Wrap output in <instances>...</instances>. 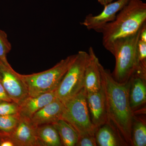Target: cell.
I'll use <instances>...</instances> for the list:
<instances>
[{
	"label": "cell",
	"instance_id": "3",
	"mask_svg": "<svg viewBox=\"0 0 146 146\" xmlns=\"http://www.w3.org/2000/svg\"><path fill=\"white\" fill-rule=\"evenodd\" d=\"M140 31V29L135 34L115 40L108 50L116 60L112 75L119 83L127 82L138 70L137 45Z\"/></svg>",
	"mask_w": 146,
	"mask_h": 146
},
{
	"label": "cell",
	"instance_id": "2",
	"mask_svg": "<svg viewBox=\"0 0 146 146\" xmlns=\"http://www.w3.org/2000/svg\"><path fill=\"white\" fill-rule=\"evenodd\" d=\"M146 22V4L141 0H129L114 21L101 31L102 44L109 50L113 42L136 33Z\"/></svg>",
	"mask_w": 146,
	"mask_h": 146
},
{
	"label": "cell",
	"instance_id": "13",
	"mask_svg": "<svg viewBox=\"0 0 146 146\" xmlns=\"http://www.w3.org/2000/svg\"><path fill=\"white\" fill-rule=\"evenodd\" d=\"M63 108V102L57 98L35 112L31 120L36 127L54 123L61 119Z\"/></svg>",
	"mask_w": 146,
	"mask_h": 146
},
{
	"label": "cell",
	"instance_id": "4",
	"mask_svg": "<svg viewBox=\"0 0 146 146\" xmlns=\"http://www.w3.org/2000/svg\"><path fill=\"white\" fill-rule=\"evenodd\" d=\"M76 56V54L68 56L47 70L31 74H20L29 96H37L56 90Z\"/></svg>",
	"mask_w": 146,
	"mask_h": 146
},
{
	"label": "cell",
	"instance_id": "15",
	"mask_svg": "<svg viewBox=\"0 0 146 146\" xmlns=\"http://www.w3.org/2000/svg\"><path fill=\"white\" fill-rule=\"evenodd\" d=\"M95 137L97 146H127L117 131L108 122L98 128Z\"/></svg>",
	"mask_w": 146,
	"mask_h": 146
},
{
	"label": "cell",
	"instance_id": "5",
	"mask_svg": "<svg viewBox=\"0 0 146 146\" xmlns=\"http://www.w3.org/2000/svg\"><path fill=\"white\" fill-rule=\"evenodd\" d=\"M86 93L84 89L63 102L64 104L61 119L73 127L79 135H95L98 130L92 122L86 102Z\"/></svg>",
	"mask_w": 146,
	"mask_h": 146
},
{
	"label": "cell",
	"instance_id": "7",
	"mask_svg": "<svg viewBox=\"0 0 146 146\" xmlns=\"http://www.w3.org/2000/svg\"><path fill=\"white\" fill-rule=\"evenodd\" d=\"M0 82L12 101L20 105L29 96L25 84L13 68L0 64Z\"/></svg>",
	"mask_w": 146,
	"mask_h": 146
},
{
	"label": "cell",
	"instance_id": "23",
	"mask_svg": "<svg viewBox=\"0 0 146 146\" xmlns=\"http://www.w3.org/2000/svg\"><path fill=\"white\" fill-rule=\"evenodd\" d=\"M95 135H87L79 137L76 146H96Z\"/></svg>",
	"mask_w": 146,
	"mask_h": 146
},
{
	"label": "cell",
	"instance_id": "22",
	"mask_svg": "<svg viewBox=\"0 0 146 146\" xmlns=\"http://www.w3.org/2000/svg\"><path fill=\"white\" fill-rule=\"evenodd\" d=\"M19 105L13 102H0V115L19 114Z\"/></svg>",
	"mask_w": 146,
	"mask_h": 146
},
{
	"label": "cell",
	"instance_id": "9",
	"mask_svg": "<svg viewBox=\"0 0 146 146\" xmlns=\"http://www.w3.org/2000/svg\"><path fill=\"white\" fill-rule=\"evenodd\" d=\"M36 127L30 118L20 116L19 122L9 138L15 146H41L37 138Z\"/></svg>",
	"mask_w": 146,
	"mask_h": 146
},
{
	"label": "cell",
	"instance_id": "20",
	"mask_svg": "<svg viewBox=\"0 0 146 146\" xmlns=\"http://www.w3.org/2000/svg\"><path fill=\"white\" fill-rule=\"evenodd\" d=\"M11 48L7 34L3 31L0 30V63L10 69L12 68L7 61V56L11 50Z\"/></svg>",
	"mask_w": 146,
	"mask_h": 146
},
{
	"label": "cell",
	"instance_id": "14",
	"mask_svg": "<svg viewBox=\"0 0 146 146\" xmlns=\"http://www.w3.org/2000/svg\"><path fill=\"white\" fill-rule=\"evenodd\" d=\"M57 98L56 90L37 96H29L19 105V116L30 119L35 112Z\"/></svg>",
	"mask_w": 146,
	"mask_h": 146
},
{
	"label": "cell",
	"instance_id": "19",
	"mask_svg": "<svg viewBox=\"0 0 146 146\" xmlns=\"http://www.w3.org/2000/svg\"><path fill=\"white\" fill-rule=\"evenodd\" d=\"M20 119L19 114L0 115V138L9 137Z\"/></svg>",
	"mask_w": 146,
	"mask_h": 146
},
{
	"label": "cell",
	"instance_id": "1",
	"mask_svg": "<svg viewBox=\"0 0 146 146\" xmlns=\"http://www.w3.org/2000/svg\"><path fill=\"white\" fill-rule=\"evenodd\" d=\"M102 85L104 91L107 122L122 137L127 146H131V126L133 115L129 99V80L119 83L109 70L99 63Z\"/></svg>",
	"mask_w": 146,
	"mask_h": 146
},
{
	"label": "cell",
	"instance_id": "24",
	"mask_svg": "<svg viewBox=\"0 0 146 146\" xmlns=\"http://www.w3.org/2000/svg\"><path fill=\"white\" fill-rule=\"evenodd\" d=\"M3 101L13 102L9 97L4 88L3 87L2 84L0 82V102Z\"/></svg>",
	"mask_w": 146,
	"mask_h": 146
},
{
	"label": "cell",
	"instance_id": "27",
	"mask_svg": "<svg viewBox=\"0 0 146 146\" xmlns=\"http://www.w3.org/2000/svg\"><path fill=\"white\" fill-rule=\"evenodd\" d=\"M0 64H1V63H0Z\"/></svg>",
	"mask_w": 146,
	"mask_h": 146
},
{
	"label": "cell",
	"instance_id": "16",
	"mask_svg": "<svg viewBox=\"0 0 146 146\" xmlns=\"http://www.w3.org/2000/svg\"><path fill=\"white\" fill-rule=\"evenodd\" d=\"M36 134L41 146H62L58 132L52 124L38 126Z\"/></svg>",
	"mask_w": 146,
	"mask_h": 146
},
{
	"label": "cell",
	"instance_id": "6",
	"mask_svg": "<svg viewBox=\"0 0 146 146\" xmlns=\"http://www.w3.org/2000/svg\"><path fill=\"white\" fill-rule=\"evenodd\" d=\"M89 54L78 52L74 62L66 73L57 89V98L64 102L77 94L84 87V72Z\"/></svg>",
	"mask_w": 146,
	"mask_h": 146
},
{
	"label": "cell",
	"instance_id": "8",
	"mask_svg": "<svg viewBox=\"0 0 146 146\" xmlns=\"http://www.w3.org/2000/svg\"><path fill=\"white\" fill-rule=\"evenodd\" d=\"M129 0H118L104 6L102 11L98 15L89 14L80 24L89 30L100 33L102 29L108 23L115 20L117 14Z\"/></svg>",
	"mask_w": 146,
	"mask_h": 146
},
{
	"label": "cell",
	"instance_id": "17",
	"mask_svg": "<svg viewBox=\"0 0 146 146\" xmlns=\"http://www.w3.org/2000/svg\"><path fill=\"white\" fill-rule=\"evenodd\" d=\"M52 124L58 132L62 146H76L78 141L79 135L69 123L61 119Z\"/></svg>",
	"mask_w": 146,
	"mask_h": 146
},
{
	"label": "cell",
	"instance_id": "12",
	"mask_svg": "<svg viewBox=\"0 0 146 146\" xmlns=\"http://www.w3.org/2000/svg\"><path fill=\"white\" fill-rule=\"evenodd\" d=\"M146 80V76L138 72L134 73L129 79V99L133 114L145 104Z\"/></svg>",
	"mask_w": 146,
	"mask_h": 146
},
{
	"label": "cell",
	"instance_id": "21",
	"mask_svg": "<svg viewBox=\"0 0 146 146\" xmlns=\"http://www.w3.org/2000/svg\"><path fill=\"white\" fill-rule=\"evenodd\" d=\"M137 55L138 67L136 71L146 75V42L139 38L137 45Z\"/></svg>",
	"mask_w": 146,
	"mask_h": 146
},
{
	"label": "cell",
	"instance_id": "26",
	"mask_svg": "<svg viewBox=\"0 0 146 146\" xmlns=\"http://www.w3.org/2000/svg\"><path fill=\"white\" fill-rule=\"evenodd\" d=\"M114 1V0H98V3L103 6L112 2Z\"/></svg>",
	"mask_w": 146,
	"mask_h": 146
},
{
	"label": "cell",
	"instance_id": "18",
	"mask_svg": "<svg viewBox=\"0 0 146 146\" xmlns=\"http://www.w3.org/2000/svg\"><path fill=\"white\" fill-rule=\"evenodd\" d=\"M131 146L146 145L145 119L133 115L131 126Z\"/></svg>",
	"mask_w": 146,
	"mask_h": 146
},
{
	"label": "cell",
	"instance_id": "25",
	"mask_svg": "<svg viewBox=\"0 0 146 146\" xmlns=\"http://www.w3.org/2000/svg\"><path fill=\"white\" fill-rule=\"evenodd\" d=\"M139 39L146 42V23H144L140 29Z\"/></svg>",
	"mask_w": 146,
	"mask_h": 146
},
{
	"label": "cell",
	"instance_id": "11",
	"mask_svg": "<svg viewBox=\"0 0 146 146\" xmlns=\"http://www.w3.org/2000/svg\"><path fill=\"white\" fill-rule=\"evenodd\" d=\"M88 54L84 87L86 94L98 92L102 87L101 76L98 65L99 60L92 47L89 48Z\"/></svg>",
	"mask_w": 146,
	"mask_h": 146
},
{
	"label": "cell",
	"instance_id": "10",
	"mask_svg": "<svg viewBox=\"0 0 146 146\" xmlns=\"http://www.w3.org/2000/svg\"><path fill=\"white\" fill-rule=\"evenodd\" d=\"M86 102L90 118L98 128L107 122L104 91L102 87L95 93L86 94Z\"/></svg>",
	"mask_w": 146,
	"mask_h": 146
}]
</instances>
